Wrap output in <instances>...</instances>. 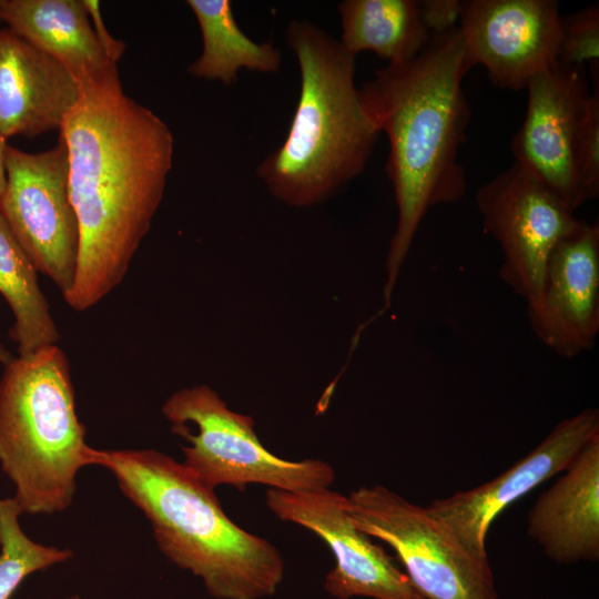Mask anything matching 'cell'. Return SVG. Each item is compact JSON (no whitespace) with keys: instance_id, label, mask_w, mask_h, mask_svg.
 <instances>
[{"instance_id":"obj_1","label":"cell","mask_w":599,"mask_h":599,"mask_svg":"<svg viewBox=\"0 0 599 599\" xmlns=\"http://www.w3.org/2000/svg\"><path fill=\"white\" fill-rule=\"evenodd\" d=\"M79 85L60 136L80 231L77 274L63 297L83 312L126 274L162 201L174 139L164 121L123 92L119 75Z\"/></svg>"},{"instance_id":"obj_2","label":"cell","mask_w":599,"mask_h":599,"mask_svg":"<svg viewBox=\"0 0 599 599\" xmlns=\"http://www.w3.org/2000/svg\"><path fill=\"white\" fill-rule=\"evenodd\" d=\"M459 28L430 35L408 62L388 64L359 87L362 101L389 144L386 171L397 205V225L386 257L385 307L419 225L433 206L465 195L458 153L470 108L463 79L470 70Z\"/></svg>"},{"instance_id":"obj_3","label":"cell","mask_w":599,"mask_h":599,"mask_svg":"<svg viewBox=\"0 0 599 599\" xmlns=\"http://www.w3.org/2000/svg\"><path fill=\"white\" fill-rule=\"evenodd\" d=\"M87 459L112 473L149 519L160 550L200 577L212 597L263 599L276 592L285 570L278 549L231 520L214 489L182 463L153 449L90 446Z\"/></svg>"},{"instance_id":"obj_4","label":"cell","mask_w":599,"mask_h":599,"mask_svg":"<svg viewBox=\"0 0 599 599\" xmlns=\"http://www.w3.org/2000/svg\"><path fill=\"white\" fill-rule=\"evenodd\" d=\"M286 41L301 89L283 143L256 167L270 193L307 207L343 191L365 169L379 131L355 83V55L307 20H293Z\"/></svg>"},{"instance_id":"obj_5","label":"cell","mask_w":599,"mask_h":599,"mask_svg":"<svg viewBox=\"0 0 599 599\" xmlns=\"http://www.w3.org/2000/svg\"><path fill=\"white\" fill-rule=\"evenodd\" d=\"M85 427L75 413L70 367L55 344L12 358L0 380V466L22 514L67 509L88 466Z\"/></svg>"},{"instance_id":"obj_6","label":"cell","mask_w":599,"mask_h":599,"mask_svg":"<svg viewBox=\"0 0 599 599\" xmlns=\"http://www.w3.org/2000/svg\"><path fill=\"white\" fill-rule=\"evenodd\" d=\"M162 413L172 433L190 443L181 447L182 464L212 489L262 484L308 491L328 488L334 481L335 471L324 460H285L267 450L254 430V420L230 409L206 385L179 389L164 402Z\"/></svg>"},{"instance_id":"obj_7","label":"cell","mask_w":599,"mask_h":599,"mask_svg":"<svg viewBox=\"0 0 599 599\" xmlns=\"http://www.w3.org/2000/svg\"><path fill=\"white\" fill-rule=\"evenodd\" d=\"M353 525L387 544L424 599H498L488 558L467 548L426 507L382 486L346 496Z\"/></svg>"},{"instance_id":"obj_8","label":"cell","mask_w":599,"mask_h":599,"mask_svg":"<svg viewBox=\"0 0 599 599\" xmlns=\"http://www.w3.org/2000/svg\"><path fill=\"white\" fill-rule=\"evenodd\" d=\"M6 169L0 213L38 272L64 295L73 286L80 250L65 143L60 136L39 153L7 145Z\"/></svg>"},{"instance_id":"obj_9","label":"cell","mask_w":599,"mask_h":599,"mask_svg":"<svg viewBox=\"0 0 599 599\" xmlns=\"http://www.w3.org/2000/svg\"><path fill=\"white\" fill-rule=\"evenodd\" d=\"M476 204L485 231L500 245L501 280L527 305L535 303L550 252L579 219L516 162L478 189Z\"/></svg>"},{"instance_id":"obj_10","label":"cell","mask_w":599,"mask_h":599,"mask_svg":"<svg viewBox=\"0 0 599 599\" xmlns=\"http://www.w3.org/2000/svg\"><path fill=\"white\" fill-rule=\"evenodd\" d=\"M265 502L277 518L306 528L329 547L335 566L325 576L323 586L331 596L424 599L384 548L353 525L346 511V496L329 488L308 491L268 488Z\"/></svg>"},{"instance_id":"obj_11","label":"cell","mask_w":599,"mask_h":599,"mask_svg":"<svg viewBox=\"0 0 599 599\" xmlns=\"http://www.w3.org/2000/svg\"><path fill=\"white\" fill-rule=\"evenodd\" d=\"M561 14L555 0L461 1L459 31L470 68L500 89H526L558 62Z\"/></svg>"},{"instance_id":"obj_12","label":"cell","mask_w":599,"mask_h":599,"mask_svg":"<svg viewBox=\"0 0 599 599\" xmlns=\"http://www.w3.org/2000/svg\"><path fill=\"white\" fill-rule=\"evenodd\" d=\"M599 434V412L590 407L565 418L525 457L477 487L433 500L427 510L473 554L488 558L493 521L511 504L562 473Z\"/></svg>"},{"instance_id":"obj_13","label":"cell","mask_w":599,"mask_h":599,"mask_svg":"<svg viewBox=\"0 0 599 599\" xmlns=\"http://www.w3.org/2000/svg\"><path fill=\"white\" fill-rule=\"evenodd\" d=\"M526 90V114L511 142L515 162L575 212L588 201L572 160L575 136L591 95L586 67L556 62L535 75Z\"/></svg>"},{"instance_id":"obj_14","label":"cell","mask_w":599,"mask_h":599,"mask_svg":"<svg viewBox=\"0 0 599 599\" xmlns=\"http://www.w3.org/2000/svg\"><path fill=\"white\" fill-rule=\"evenodd\" d=\"M530 327L557 355L590 351L599 332V226L579 220L550 252Z\"/></svg>"},{"instance_id":"obj_15","label":"cell","mask_w":599,"mask_h":599,"mask_svg":"<svg viewBox=\"0 0 599 599\" xmlns=\"http://www.w3.org/2000/svg\"><path fill=\"white\" fill-rule=\"evenodd\" d=\"M80 85L55 59L0 28V131L6 139L61 129Z\"/></svg>"},{"instance_id":"obj_16","label":"cell","mask_w":599,"mask_h":599,"mask_svg":"<svg viewBox=\"0 0 599 599\" xmlns=\"http://www.w3.org/2000/svg\"><path fill=\"white\" fill-rule=\"evenodd\" d=\"M535 501L527 532L558 564L599 559V434Z\"/></svg>"},{"instance_id":"obj_17","label":"cell","mask_w":599,"mask_h":599,"mask_svg":"<svg viewBox=\"0 0 599 599\" xmlns=\"http://www.w3.org/2000/svg\"><path fill=\"white\" fill-rule=\"evenodd\" d=\"M0 20L61 63L79 84L119 75L95 38L82 0H1Z\"/></svg>"},{"instance_id":"obj_18","label":"cell","mask_w":599,"mask_h":599,"mask_svg":"<svg viewBox=\"0 0 599 599\" xmlns=\"http://www.w3.org/2000/svg\"><path fill=\"white\" fill-rule=\"evenodd\" d=\"M343 48L356 57L370 51L388 64L417 57L429 41L416 0H344L338 3Z\"/></svg>"},{"instance_id":"obj_19","label":"cell","mask_w":599,"mask_h":599,"mask_svg":"<svg viewBox=\"0 0 599 599\" xmlns=\"http://www.w3.org/2000/svg\"><path fill=\"white\" fill-rule=\"evenodd\" d=\"M202 34L201 55L189 65L195 78L232 85L242 69L277 72L282 55L271 42L258 43L240 28L230 0H187Z\"/></svg>"},{"instance_id":"obj_20","label":"cell","mask_w":599,"mask_h":599,"mask_svg":"<svg viewBox=\"0 0 599 599\" xmlns=\"http://www.w3.org/2000/svg\"><path fill=\"white\" fill-rule=\"evenodd\" d=\"M37 272L0 213V294L13 313L9 335L22 357L55 345L60 338Z\"/></svg>"},{"instance_id":"obj_21","label":"cell","mask_w":599,"mask_h":599,"mask_svg":"<svg viewBox=\"0 0 599 599\" xmlns=\"http://www.w3.org/2000/svg\"><path fill=\"white\" fill-rule=\"evenodd\" d=\"M21 514L13 498H0V599H10L30 573L73 556L70 549L47 547L28 538L18 522Z\"/></svg>"},{"instance_id":"obj_22","label":"cell","mask_w":599,"mask_h":599,"mask_svg":"<svg viewBox=\"0 0 599 599\" xmlns=\"http://www.w3.org/2000/svg\"><path fill=\"white\" fill-rule=\"evenodd\" d=\"M558 62L599 64V4L593 3L561 19Z\"/></svg>"},{"instance_id":"obj_23","label":"cell","mask_w":599,"mask_h":599,"mask_svg":"<svg viewBox=\"0 0 599 599\" xmlns=\"http://www.w3.org/2000/svg\"><path fill=\"white\" fill-rule=\"evenodd\" d=\"M596 87L580 120L572 148L575 172L588 201L599 195V90Z\"/></svg>"},{"instance_id":"obj_24","label":"cell","mask_w":599,"mask_h":599,"mask_svg":"<svg viewBox=\"0 0 599 599\" xmlns=\"http://www.w3.org/2000/svg\"><path fill=\"white\" fill-rule=\"evenodd\" d=\"M420 20L430 35L443 34L456 28L461 13L460 0L417 1Z\"/></svg>"},{"instance_id":"obj_25","label":"cell","mask_w":599,"mask_h":599,"mask_svg":"<svg viewBox=\"0 0 599 599\" xmlns=\"http://www.w3.org/2000/svg\"><path fill=\"white\" fill-rule=\"evenodd\" d=\"M82 2L89 14L90 22L98 42L100 43L106 57L116 64L125 50V44L121 40L113 38L109 33L102 19L99 1L82 0Z\"/></svg>"},{"instance_id":"obj_26","label":"cell","mask_w":599,"mask_h":599,"mask_svg":"<svg viewBox=\"0 0 599 599\" xmlns=\"http://www.w3.org/2000/svg\"><path fill=\"white\" fill-rule=\"evenodd\" d=\"M7 139L0 131V204L7 186L6 149Z\"/></svg>"},{"instance_id":"obj_27","label":"cell","mask_w":599,"mask_h":599,"mask_svg":"<svg viewBox=\"0 0 599 599\" xmlns=\"http://www.w3.org/2000/svg\"><path fill=\"white\" fill-rule=\"evenodd\" d=\"M13 357L11 356V354L9 353V351L3 347L1 344H0V362L6 365L7 363H9Z\"/></svg>"},{"instance_id":"obj_28","label":"cell","mask_w":599,"mask_h":599,"mask_svg":"<svg viewBox=\"0 0 599 599\" xmlns=\"http://www.w3.org/2000/svg\"><path fill=\"white\" fill-rule=\"evenodd\" d=\"M67 599H81L80 597H70V598H67Z\"/></svg>"},{"instance_id":"obj_29","label":"cell","mask_w":599,"mask_h":599,"mask_svg":"<svg viewBox=\"0 0 599 599\" xmlns=\"http://www.w3.org/2000/svg\"><path fill=\"white\" fill-rule=\"evenodd\" d=\"M0 3H1V0H0Z\"/></svg>"}]
</instances>
